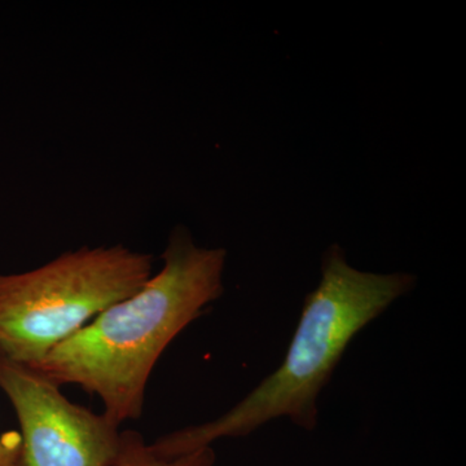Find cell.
Masks as SVG:
<instances>
[{"instance_id": "1", "label": "cell", "mask_w": 466, "mask_h": 466, "mask_svg": "<svg viewBox=\"0 0 466 466\" xmlns=\"http://www.w3.org/2000/svg\"><path fill=\"white\" fill-rule=\"evenodd\" d=\"M227 251L198 247L191 232H171L162 268L133 296L100 312L38 366L56 385L96 395L122 425L142 416L147 385L171 342L225 291Z\"/></svg>"}, {"instance_id": "2", "label": "cell", "mask_w": 466, "mask_h": 466, "mask_svg": "<svg viewBox=\"0 0 466 466\" xmlns=\"http://www.w3.org/2000/svg\"><path fill=\"white\" fill-rule=\"evenodd\" d=\"M415 285L416 276L406 272L360 271L339 245H332L321 262L320 283L305 297L280 367L222 416L162 435L150 449L161 458H177L225 438L247 437L279 419L314 431L319 397L350 343Z\"/></svg>"}, {"instance_id": "3", "label": "cell", "mask_w": 466, "mask_h": 466, "mask_svg": "<svg viewBox=\"0 0 466 466\" xmlns=\"http://www.w3.org/2000/svg\"><path fill=\"white\" fill-rule=\"evenodd\" d=\"M153 257L124 245L81 248L21 274L0 275V354L35 367L152 276Z\"/></svg>"}, {"instance_id": "4", "label": "cell", "mask_w": 466, "mask_h": 466, "mask_svg": "<svg viewBox=\"0 0 466 466\" xmlns=\"http://www.w3.org/2000/svg\"><path fill=\"white\" fill-rule=\"evenodd\" d=\"M0 390L20 424V466H115L121 425L67 400L41 370L0 354Z\"/></svg>"}, {"instance_id": "5", "label": "cell", "mask_w": 466, "mask_h": 466, "mask_svg": "<svg viewBox=\"0 0 466 466\" xmlns=\"http://www.w3.org/2000/svg\"><path fill=\"white\" fill-rule=\"evenodd\" d=\"M217 455L213 446L202 447L177 456L161 458L150 449L139 431H122L121 447L115 466H214Z\"/></svg>"}, {"instance_id": "6", "label": "cell", "mask_w": 466, "mask_h": 466, "mask_svg": "<svg viewBox=\"0 0 466 466\" xmlns=\"http://www.w3.org/2000/svg\"><path fill=\"white\" fill-rule=\"evenodd\" d=\"M21 440L17 435L0 437V466H20Z\"/></svg>"}]
</instances>
